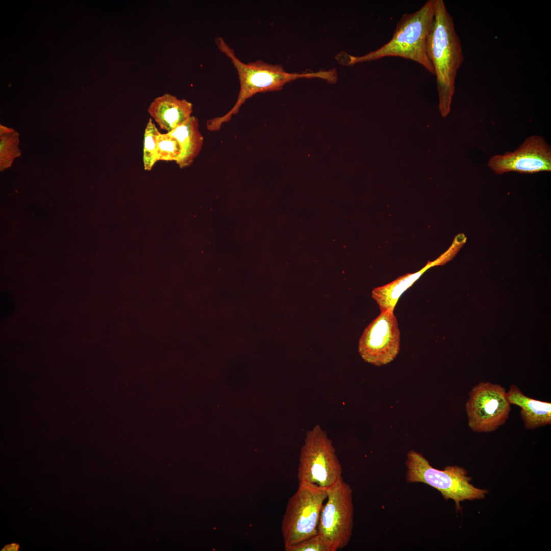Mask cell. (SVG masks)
Returning <instances> with one entry per match:
<instances>
[{"label":"cell","instance_id":"cell-1","mask_svg":"<svg viewBox=\"0 0 551 551\" xmlns=\"http://www.w3.org/2000/svg\"><path fill=\"white\" fill-rule=\"evenodd\" d=\"M435 0H429L420 9L403 15L397 23L390 40L377 49L354 56L344 52L336 57L343 65L374 61L387 57L403 58L414 61L434 75L433 66L427 53V41L433 23Z\"/></svg>","mask_w":551,"mask_h":551},{"label":"cell","instance_id":"cell-2","mask_svg":"<svg viewBox=\"0 0 551 551\" xmlns=\"http://www.w3.org/2000/svg\"><path fill=\"white\" fill-rule=\"evenodd\" d=\"M427 53L436 78L439 109L442 116L446 117L450 111L456 78L464 61V55L453 18L443 0H435Z\"/></svg>","mask_w":551,"mask_h":551},{"label":"cell","instance_id":"cell-3","mask_svg":"<svg viewBox=\"0 0 551 551\" xmlns=\"http://www.w3.org/2000/svg\"><path fill=\"white\" fill-rule=\"evenodd\" d=\"M219 50L229 58L237 70L240 91L236 103L225 115L207 121V128L210 131L219 130L221 126L229 121L236 114L246 100L259 92L278 91L287 83L302 78H319L331 83L337 80L334 70L320 71L306 73H290L286 71L279 64H271L261 60L245 63L236 56L233 49L221 37L215 39Z\"/></svg>","mask_w":551,"mask_h":551},{"label":"cell","instance_id":"cell-4","mask_svg":"<svg viewBox=\"0 0 551 551\" xmlns=\"http://www.w3.org/2000/svg\"><path fill=\"white\" fill-rule=\"evenodd\" d=\"M405 465L408 483L421 482L436 489L446 500L455 502L457 511L461 510V502L482 499L488 493L487 490L476 488L469 483L471 478L464 468L449 466L444 470L436 469L422 454L414 450L408 452Z\"/></svg>","mask_w":551,"mask_h":551},{"label":"cell","instance_id":"cell-5","mask_svg":"<svg viewBox=\"0 0 551 551\" xmlns=\"http://www.w3.org/2000/svg\"><path fill=\"white\" fill-rule=\"evenodd\" d=\"M342 467L327 433L317 425L306 433L299 456L298 483L329 489L343 478Z\"/></svg>","mask_w":551,"mask_h":551},{"label":"cell","instance_id":"cell-6","mask_svg":"<svg viewBox=\"0 0 551 551\" xmlns=\"http://www.w3.org/2000/svg\"><path fill=\"white\" fill-rule=\"evenodd\" d=\"M327 495L328 489L307 482L298 483L282 523L285 547L317 534L320 511Z\"/></svg>","mask_w":551,"mask_h":551},{"label":"cell","instance_id":"cell-7","mask_svg":"<svg viewBox=\"0 0 551 551\" xmlns=\"http://www.w3.org/2000/svg\"><path fill=\"white\" fill-rule=\"evenodd\" d=\"M327 502L323 503L318 524L317 534L327 551H337L347 545L354 525L353 490L341 479L328 490Z\"/></svg>","mask_w":551,"mask_h":551},{"label":"cell","instance_id":"cell-8","mask_svg":"<svg viewBox=\"0 0 551 551\" xmlns=\"http://www.w3.org/2000/svg\"><path fill=\"white\" fill-rule=\"evenodd\" d=\"M506 392L500 385L489 382L472 387L465 409L468 426L473 431L493 432L505 423L511 411Z\"/></svg>","mask_w":551,"mask_h":551},{"label":"cell","instance_id":"cell-9","mask_svg":"<svg viewBox=\"0 0 551 551\" xmlns=\"http://www.w3.org/2000/svg\"><path fill=\"white\" fill-rule=\"evenodd\" d=\"M400 332L394 312L381 311L365 330L359 352L366 362L379 366L392 362L400 350Z\"/></svg>","mask_w":551,"mask_h":551},{"label":"cell","instance_id":"cell-10","mask_svg":"<svg viewBox=\"0 0 551 551\" xmlns=\"http://www.w3.org/2000/svg\"><path fill=\"white\" fill-rule=\"evenodd\" d=\"M488 166L498 174L515 171L533 173L551 170V147L542 136L527 137L515 151L495 155Z\"/></svg>","mask_w":551,"mask_h":551},{"label":"cell","instance_id":"cell-11","mask_svg":"<svg viewBox=\"0 0 551 551\" xmlns=\"http://www.w3.org/2000/svg\"><path fill=\"white\" fill-rule=\"evenodd\" d=\"M148 112L160 129L169 133L191 116L192 105L187 100L166 93L156 98Z\"/></svg>","mask_w":551,"mask_h":551},{"label":"cell","instance_id":"cell-12","mask_svg":"<svg viewBox=\"0 0 551 551\" xmlns=\"http://www.w3.org/2000/svg\"><path fill=\"white\" fill-rule=\"evenodd\" d=\"M506 396L510 405L520 408V415L525 429L534 430L551 424L550 403L526 396L513 384L506 392Z\"/></svg>","mask_w":551,"mask_h":551},{"label":"cell","instance_id":"cell-13","mask_svg":"<svg viewBox=\"0 0 551 551\" xmlns=\"http://www.w3.org/2000/svg\"><path fill=\"white\" fill-rule=\"evenodd\" d=\"M443 255L437 260L429 261L418 271L400 276L392 282L376 288L372 291V296L377 302L381 311L394 312L397 303L402 294L410 288L420 277L430 268L441 264L446 260Z\"/></svg>","mask_w":551,"mask_h":551},{"label":"cell","instance_id":"cell-14","mask_svg":"<svg viewBox=\"0 0 551 551\" xmlns=\"http://www.w3.org/2000/svg\"><path fill=\"white\" fill-rule=\"evenodd\" d=\"M169 133L176 138L181 147V156L177 164L182 168L191 165L199 153L204 142L197 118L191 116Z\"/></svg>","mask_w":551,"mask_h":551},{"label":"cell","instance_id":"cell-15","mask_svg":"<svg viewBox=\"0 0 551 551\" xmlns=\"http://www.w3.org/2000/svg\"><path fill=\"white\" fill-rule=\"evenodd\" d=\"M160 134L152 119L149 118L145 129L143 142V162L146 170H151L157 162V142Z\"/></svg>","mask_w":551,"mask_h":551},{"label":"cell","instance_id":"cell-16","mask_svg":"<svg viewBox=\"0 0 551 551\" xmlns=\"http://www.w3.org/2000/svg\"><path fill=\"white\" fill-rule=\"evenodd\" d=\"M181 153V147L176 138L169 133H160L157 142V161H175L177 163L180 159Z\"/></svg>","mask_w":551,"mask_h":551},{"label":"cell","instance_id":"cell-17","mask_svg":"<svg viewBox=\"0 0 551 551\" xmlns=\"http://www.w3.org/2000/svg\"><path fill=\"white\" fill-rule=\"evenodd\" d=\"M0 142V154L1 166L6 167L9 165L12 159L17 154V148L15 146L16 137L14 133L2 132Z\"/></svg>","mask_w":551,"mask_h":551},{"label":"cell","instance_id":"cell-18","mask_svg":"<svg viewBox=\"0 0 551 551\" xmlns=\"http://www.w3.org/2000/svg\"><path fill=\"white\" fill-rule=\"evenodd\" d=\"M285 548L286 551H327L325 544L318 534Z\"/></svg>","mask_w":551,"mask_h":551},{"label":"cell","instance_id":"cell-19","mask_svg":"<svg viewBox=\"0 0 551 551\" xmlns=\"http://www.w3.org/2000/svg\"><path fill=\"white\" fill-rule=\"evenodd\" d=\"M19 545L16 543H12L6 545L2 550H18L19 549Z\"/></svg>","mask_w":551,"mask_h":551}]
</instances>
